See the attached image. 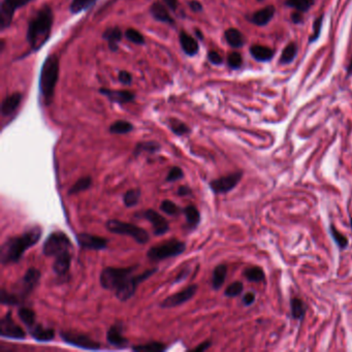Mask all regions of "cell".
<instances>
[{"mask_svg": "<svg viewBox=\"0 0 352 352\" xmlns=\"http://www.w3.org/2000/svg\"><path fill=\"white\" fill-rule=\"evenodd\" d=\"M42 229L35 225L28 228L22 234L6 240L0 249V261L3 265L18 263L26 251L33 247L39 240Z\"/></svg>", "mask_w": 352, "mask_h": 352, "instance_id": "6da1fadb", "label": "cell"}, {"mask_svg": "<svg viewBox=\"0 0 352 352\" xmlns=\"http://www.w3.org/2000/svg\"><path fill=\"white\" fill-rule=\"evenodd\" d=\"M53 20V12L46 6L39 9V11L31 18L27 30V41L33 51H37L49 39L50 34H51Z\"/></svg>", "mask_w": 352, "mask_h": 352, "instance_id": "7a4b0ae2", "label": "cell"}, {"mask_svg": "<svg viewBox=\"0 0 352 352\" xmlns=\"http://www.w3.org/2000/svg\"><path fill=\"white\" fill-rule=\"evenodd\" d=\"M58 76L59 59L56 55H50L43 61L39 76V90L46 105L52 102Z\"/></svg>", "mask_w": 352, "mask_h": 352, "instance_id": "3957f363", "label": "cell"}, {"mask_svg": "<svg viewBox=\"0 0 352 352\" xmlns=\"http://www.w3.org/2000/svg\"><path fill=\"white\" fill-rule=\"evenodd\" d=\"M186 250V244L177 239H171L161 244L151 247L147 256L152 262H161L171 257H175L184 253Z\"/></svg>", "mask_w": 352, "mask_h": 352, "instance_id": "277c9868", "label": "cell"}, {"mask_svg": "<svg viewBox=\"0 0 352 352\" xmlns=\"http://www.w3.org/2000/svg\"><path fill=\"white\" fill-rule=\"evenodd\" d=\"M137 269V266L128 268H106L102 271L99 276L100 285L105 289L116 290L119 288L128 278H130L133 272Z\"/></svg>", "mask_w": 352, "mask_h": 352, "instance_id": "5b68a950", "label": "cell"}, {"mask_svg": "<svg viewBox=\"0 0 352 352\" xmlns=\"http://www.w3.org/2000/svg\"><path fill=\"white\" fill-rule=\"evenodd\" d=\"M107 229L116 234L121 236H128L132 238L137 244L145 245L149 242V233L144 228L128 222H122L117 219H111L106 223Z\"/></svg>", "mask_w": 352, "mask_h": 352, "instance_id": "8992f818", "label": "cell"}, {"mask_svg": "<svg viewBox=\"0 0 352 352\" xmlns=\"http://www.w3.org/2000/svg\"><path fill=\"white\" fill-rule=\"evenodd\" d=\"M73 245L69 238L62 231H54L43 243L42 253L45 256H57L65 251H72Z\"/></svg>", "mask_w": 352, "mask_h": 352, "instance_id": "52a82bcc", "label": "cell"}, {"mask_svg": "<svg viewBox=\"0 0 352 352\" xmlns=\"http://www.w3.org/2000/svg\"><path fill=\"white\" fill-rule=\"evenodd\" d=\"M157 272V268L147 270L144 273L136 275V276H131L128 278L119 288L115 290V295L120 301H126L129 298H131L137 288V286L143 283L144 281L148 280L151 276L154 275Z\"/></svg>", "mask_w": 352, "mask_h": 352, "instance_id": "ba28073f", "label": "cell"}, {"mask_svg": "<svg viewBox=\"0 0 352 352\" xmlns=\"http://www.w3.org/2000/svg\"><path fill=\"white\" fill-rule=\"evenodd\" d=\"M60 338L68 345L76 346L81 349L86 350H98L100 348V344L94 340H92L87 335L77 333V332H60Z\"/></svg>", "mask_w": 352, "mask_h": 352, "instance_id": "9c48e42d", "label": "cell"}, {"mask_svg": "<svg viewBox=\"0 0 352 352\" xmlns=\"http://www.w3.org/2000/svg\"><path fill=\"white\" fill-rule=\"evenodd\" d=\"M243 178V172H236L210 182V188L215 194H225L234 189Z\"/></svg>", "mask_w": 352, "mask_h": 352, "instance_id": "30bf717a", "label": "cell"}, {"mask_svg": "<svg viewBox=\"0 0 352 352\" xmlns=\"http://www.w3.org/2000/svg\"><path fill=\"white\" fill-rule=\"evenodd\" d=\"M32 0H4L0 7V26L3 29L8 28L12 21L16 10L26 6Z\"/></svg>", "mask_w": 352, "mask_h": 352, "instance_id": "8fae6325", "label": "cell"}, {"mask_svg": "<svg viewBox=\"0 0 352 352\" xmlns=\"http://www.w3.org/2000/svg\"><path fill=\"white\" fill-rule=\"evenodd\" d=\"M0 335L14 340H24L26 338L25 331L15 322L12 312H8L0 321Z\"/></svg>", "mask_w": 352, "mask_h": 352, "instance_id": "7c38bea8", "label": "cell"}, {"mask_svg": "<svg viewBox=\"0 0 352 352\" xmlns=\"http://www.w3.org/2000/svg\"><path fill=\"white\" fill-rule=\"evenodd\" d=\"M197 288H198V286L196 284H192V285L187 286L185 289H183V290H181L175 294H172V295L168 296L166 299H163L161 301L160 307L165 308V309H170V308L178 307V306L186 303V301L190 300L194 296V294L197 291Z\"/></svg>", "mask_w": 352, "mask_h": 352, "instance_id": "4fadbf2b", "label": "cell"}, {"mask_svg": "<svg viewBox=\"0 0 352 352\" xmlns=\"http://www.w3.org/2000/svg\"><path fill=\"white\" fill-rule=\"evenodd\" d=\"M135 216L139 218H145L146 220H148L151 224H152L153 232L156 237L163 236L170 230V224L168 220L161 214H159L158 212L152 209L146 210L143 213L137 214Z\"/></svg>", "mask_w": 352, "mask_h": 352, "instance_id": "5bb4252c", "label": "cell"}, {"mask_svg": "<svg viewBox=\"0 0 352 352\" xmlns=\"http://www.w3.org/2000/svg\"><path fill=\"white\" fill-rule=\"evenodd\" d=\"M40 272L35 269V268H30L27 270L26 274L24 275L22 281L19 284V294L18 296H20L22 299L25 298L26 296H28L33 289L37 286V284L39 283L40 280Z\"/></svg>", "mask_w": 352, "mask_h": 352, "instance_id": "9a60e30c", "label": "cell"}, {"mask_svg": "<svg viewBox=\"0 0 352 352\" xmlns=\"http://www.w3.org/2000/svg\"><path fill=\"white\" fill-rule=\"evenodd\" d=\"M77 242L82 249L86 250H105L108 248V240L102 237L90 234V233H79L77 236Z\"/></svg>", "mask_w": 352, "mask_h": 352, "instance_id": "2e32d148", "label": "cell"}, {"mask_svg": "<svg viewBox=\"0 0 352 352\" xmlns=\"http://www.w3.org/2000/svg\"><path fill=\"white\" fill-rule=\"evenodd\" d=\"M107 340L110 345L115 347H125L128 344V340L123 337V325L121 322H116L109 328Z\"/></svg>", "mask_w": 352, "mask_h": 352, "instance_id": "e0dca14e", "label": "cell"}, {"mask_svg": "<svg viewBox=\"0 0 352 352\" xmlns=\"http://www.w3.org/2000/svg\"><path fill=\"white\" fill-rule=\"evenodd\" d=\"M72 251H65V252L55 256V262L53 264V271L54 273L59 276H65L71 268L72 265Z\"/></svg>", "mask_w": 352, "mask_h": 352, "instance_id": "ac0fdd59", "label": "cell"}, {"mask_svg": "<svg viewBox=\"0 0 352 352\" xmlns=\"http://www.w3.org/2000/svg\"><path fill=\"white\" fill-rule=\"evenodd\" d=\"M32 338H34L37 342L46 343L50 341H53L55 338V331L51 327H43L39 323H35L33 326L28 328Z\"/></svg>", "mask_w": 352, "mask_h": 352, "instance_id": "d6986e66", "label": "cell"}, {"mask_svg": "<svg viewBox=\"0 0 352 352\" xmlns=\"http://www.w3.org/2000/svg\"><path fill=\"white\" fill-rule=\"evenodd\" d=\"M22 97H23L22 94L19 92L13 93L10 96L6 97L3 102V105H2L3 116L8 117V116H11L12 114H14L22 102Z\"/></svg>", "mask_w": 352, "mask_h": 352, "instance_id": "ffe728a7", "label": "cell"}, {"mask_svg": "<svg viewBox=\"0 0 352 352\" xmlns=\"http://www.w3.org/2000/svg\"><path fill=\"white\" fill-rule=\"evenodd\" d=\"M99 92L108 96L112 102L117 104H127L134 99V94L129 91H115L110 89H100Z\"/></svg>", "mask_w": 352, "mask_h": 352, "instance_id": "44dd1931", "label": "cell"}, {"mask_svg": "<svg viewBox=\"0 0 352 352\" xmlns=\"http://www.w3.org/2000/svg\"><path fill=\"white\" fill-rule=\"evenodd\" d=\"M275 15V8L270 6V7H266L257 12H255L252 17H251V21L252 23H254L257 26H265L266 24H268L272 18Z\"/></svg>", "mask_w": 352, "mask_h": 352, "instance_id": "7402d4cb", "label": "cell"}, {"mask_svg": "<svg viewBox=\"0 0 352 352\" xmlns=\"http://www.w3.org/2000/svg\"><path fill=\"white\" fill-rule=\"evenodd\" d=\"M180 43L183 49V51L189 55V56H194L198 52V44L194 38L189 36L186 32L182 31L180 33Z\"/></svg>", "mask_w": 352, "mask_h": 352, "instance_id": "603a6c76", "label": "cell"}, {"mask_svg": "<svg viewBox=\"0 0 352 352\" xmlns=\"http://www.w3.org/2000/svg\"><path fill=\"white\" fill-rule=\"evenodd\" d=\"M150 12H151V15H152L157 21L169 23V24H172L174 22L167 8L160 3L153 4L152 7L150 8Z\"/></svg>", "mask_w": 352, "mask_h": 352, "instance_id": "cb8c5ba5", "label": "cell"}, {"mask_svg": "<svg viewBox=\"0 0 352 352\" xmlns=\"http://www.w3.org/2000/svg\"><path fill=\"white\" fill-rule=\"evenodd\" d=\"M307 307L303 299L298 297H292L290 299V311L291 316L296 320H303L306 315Z\"/></svg>", "mask_w": 352, "mask_h": 352, "instance_id": "d4e9b609", "label": "cell"}, {"mask_svg": "<svg viewBox=\"0 0 352 352\" xmlns=\"http://www.w3.org/2000/svg\"><path fill=\"white\" fill-rule=\"evenodd\" d=\"M226 275H227V267L226 265H219L217 266L212 274V287L215 290H219L226 279Z\"/></svg>", "mask_w": 352, "mask_h": 352, "instance_id": "484cf974", "label": "cell"}, {"mask_svg": "<svg viewBox=\"0 0 352 352\" xmlns=\"http://www.w3.org/2000/svg\"><path fill=\"white\" fill-rule=\"evenodd\" d=\"M160 150V145L156 142H140L138 143L133 151V156L137 157L138 155H140L142 153H149V154H153L156 153L157 151Z\"/></svg>", "mask_w": 352, "mask_h": 352, "instance_id": "4316f807", "label": "cell"}, {"mask_svg": "<svg viewBox=\"0 0 352 352\" xmlns=\"http://www.w3.org/2000/svg\"><path fill=\"white\" fill-rule=\"evenodd\" d=\"M250 53L259 61H268L274 55L272 49L265 46V45H260V44H255V45L251 46Z\"/></svg>", "mask_w": 352, "mask_h": 352, "instance_id": "83f0119b", "label": "cell"}, {"mask_svg": "<svg viewBox=\"0 0 352 352\" xmlns=\"http://www.w3.org/2000/svg\"><path fill=\"white\" fill-rule=\"evenodd\" d=\"M122 31L118 27L114 28H109L108 30L105 31L104 33V38L108 40L109 46L112 51H117L118 49V43L122 38Z\"/></svg>", "mask_w": 352, "mask_h": 352, "instance_id": "f1b7e54d", "label": "cell"}, {"mask_svg": "<svg viewBox=\"0 0 352 352\" xmlns=\"http://www.w3.org/2000/svg\"><path fill=\"white\" fill-rule=\"evenodd\" d=\"M182 212L184 213L185 217H186V220H187V223H188V226L190 228H195L197 227V225L199 224L200 222V214L198 212V210L196 209L195 206H187L186 208H184L182 210Z\"/></svg>", "mask_w": 352, "mask_h": 352, "instance_id": "f546056e", "label": "cell"}, {"mask_svg": "<svg viewBox=\"0 0 352 352\" xmlns=\"http://www.w3.org/2000/svg\"><path fill=\"white\" fill-rule=\"evenodd\" d=\"M92 183H93V181H92V178L90 176L82 177L69 188L67 193H68V195H76L80 192L86 191L92 186Z\"/></svg>", "mask_w": 352, "mask_h": 352, "instance_id": "4dcf8cb0", "label": "cell"}, {"mask_svg": "<svg viewBox=\"0 0 352 352\" xmlns=\"http://www.w3.org/2000/svg\"><path fill=\"white\" fill-rule=\"evenodd\" d=\"M244 277L250 282H263L266 278V274L261 267H251L244 271Z\"/></svg>", "mask_w": 352, "mask_h": 352, "instance_id": "1f68e13d", "label": "cell"}, {"mask_svg": "<svg viewBox=\"0 0 352 352\" xmlns=\"http://www.w3.org/2000/svg\"><path fill=\"white\" fill-rule=\"evenodd\" d=\"M18 316L20 320L25 324L27 328H30L36 323V315L35 312L27 307H22L18 311Z\"/></svg>", "mask_w": 352, "mask_h": 352, "instance_id": "d6a6232c", "label": "cell"}, {"mask_svg": "<svg viewBox=\"0 0 352 352\" xmlns=\"http://www.w3.org/2000/svg\"><path fill=\"white\" fill-rule=\"evenodd\" d=\"M167 349V346L160 342H150L146 344H139L132 347L133 351H144V352H160Z\"/></svg>", "mask_w": 352, "mask_h": 352, "instance_id": "836d02e7", "label": "cell"}, {"mask_svg": "<svg viewBox=\"0 0 352 352\" xmlns=\"http://www.w3.org/2000/svg\"><path fill=\"white\" fill-rule=\"evenodd\" d=\"M140 190L138 188L135 189H130L128 191H126L123 195V202L124 205L127 208H131L136 206L139 203V199H140Z\"/></svg>", "mask_w": 352, "mask_h": 352, "instance_id": "e575fe53", "label": "cell"}, {"mask_svg": "<svg viewBox=\"0 0 352 352\" xmlns=\"http://www.w3.org/2000/svg\"><path fill=\"white\" fill-rule=\"evenodd\" d=\"M225 38L227 42L233 48H240L244 43V38H243L242 33L238 29H234V28H230L225 31Z\"/></svg>", "mask_w": 352, "mask_h": 352, "instance_id": "d590c367", "label": "cell"}, {"mask_svg": "<svg viewBox=\"0 0 352 352\" xmlns=\"http://www.w3.org/2000/svg\"><path fill=\"white\" fill-rule=\"evenodd\" d=\"M330 233H331L332 239L334 240V242L337 244V246L340 249L344 250L348 247V244H349L348 239L346 238L345 234H343L341 231H339L334 224L330 225Z\"/></svg>", "mask_w": 352, "mask_h": 352, "instance_id": "8d00e7d4", "label": "cell"}, {"mask_svg": "<svg viewBox=\"0 0 352 352\" xmlns=\"http://www.w3.org/2000/svg\"><path fill=\"white\" fill-rule=\"evenodd\" d=\"M132 129H133V125L129 123L128 121H124V120L116 121L110 126V132L114 134H126L132 131Z\"/></svg>", "mask_w": 352, "mask_h": 352, "instance_id": "74e56055", "label": "cell"}, {"mask_svg": "<svg viewBox=\"0 0 352 352\" xmlns=\"http://www.w3.org/2000/svg\"><path fill=\"white\" fill-rule=\"evenodd\" d=\"M296 52H297L296 44L294 42H290L283 50V52L281 54V62L282 63H290L294 59Z\"/></svg>", "mask_w": 352, "mask_h": 352, "instance_id": "f35d334b", "label": "cell"}, {"mask_svg": "<svg viewBox=\"0 0 352 352\" xmlns=\"http://www.w3.org/2000/svg\"><path fill=\"white\" fill-rule=\"evenodd\" d=\"M314 0H286V5L298 12H306L313 6Z\"/></svg>", "mask_w": 352, "mask_h": 352, "instance_id": "ab89813d", "label": "cell"}, {"mask_svg": "<svg viewBox=\"0 0 352 352\" xmlns=\"http://www.w3.org/2000/svg\"><path fill=\"white\" fill-rule=\"evenodd\" d=\"M96 0H73V3L71 5V12L73 14H79L81 12L86 11L89 9Z\"/></svg>", "mask_w": 352, "mask_h": 352, "instance_id": "60d3db41", "label": "cell"}, {"mask_svg": "<svg viewBox=\"0 0 352 352\" xmlns=\"http://www.w3.org/2000/svg\"><path fill=\"white\" fill-rule=\"evenodd\" d=\"M160 210L163 213H166V214H168L170 216H178L182 212L180 207H178L177 204H175L174 202H172V200H170V199H165L163 200V202L160 205Z\"/></svg>", "mask_w": 352, "mask_h": 352, "instance_id": "b9f144b4", "label": "cell"}, {"mask_svg": "<svg viewBox=\"0 0 352 352\" xmlns=\"http://www.w3.org/2000/svg\"><path fill=\"white\" fill-rule=\"evenodd\" d=\"M169 125H170V128L172 129V131L177 135H185V134L189 133V131H190L189 127L185 123H183L177 119H171L169 122Z\"/></svg>", "mask_w": 352, "mask_h": 352, "instance_id": "7bdbcfd3", "label": "cell"}, {"mask_svg": "<svg viewBox=\"0 0 352 352\" xmlns=\"http://www.w3.org/2000/svg\"><path fill=\"white\" fill-rule=\"evenodd\" d=\"M244 290V284L241 281L232 282L227 286V288L224 291V295L227 297H236L240 295Z\"/></svg>", "mask_w": 352, "mask_h": 352, "instance_id": "ee69618b", "label": "cell"}, {"mask_svg": "<svg viewBox=\"0 0 352 352\" xmlns=\"http://www.w3.org/2000/svg\"><path fill=\"white\" fill-rule=\"evenodd\" d=\"M2 304L3 305H18L20 298L16 293H9L5 288L2 289Z\"/></svg>", "mask_w": 352, "mask_h": 352, "instance_id": "f6af8a7d", "label": "cell"}, {"mask_svg": "<svg viewBox=\"0 0 352 352\" xmlns=\"http://www.w3.org/2000/svg\"><path fill=\"white\" fill-rule=\"evenodd\" d=\"M125 36L131 42H134V43H137V44H143L144 41H145V38H144L143 34L140 32H138L137 30L132 29V28L127 29L125 31Z\"/></svg>", "mask_w": 352, "mask_h": 352, "instance_id": "bcb514c9", "label": "cell"}, {"mask_svg": "<svg viewBox=\"0 0 352 352\" xmlns=\"http://www.w3.org/2000/svg\"><path fill=\"white\" fill-rule=\"evenodd\" d=\"M183 177H184V173H183L182 169L179 167H174L170 170V172L166 178V181L167 182H175V181L181 180Z\"/></svg>", "mask_w": 352, "mask_h": 352, "instance_id": "7dc6e473", "label": "cell"}, {"mask_svg": "<svg viewBox=\"0 0 352 352\" xmlns=\"http://www.w3.org/2000/svg\"><path fill=\"white\" fill-rule=\"evenodd\" d=\"M227 61L231 68H239L242 65V56L238 52H232L228 55Z\"/></svg>", "mask_w": 352, "mask_h": 352, "instance_id": "c3c4849f", "label": "cell"}, {"mask_svg": "<svg viewBox=\"0 0 352 352\" xmlns=\"http://www.w3.org/2000/svg\"><path fill=\"white\" fill-rule=\"evenodd\" d=\"M255 298H256L255 293L249 291V292H247V293L244 295V297H243V304H244L245 306H251V305H252V304L254 303V301H255Z\"/></svg>", "mask_w": 352, "mask_h": 352, "instance_id": "681fc988", "label": "cell"}, {"mask_svg": "<svg viewBox=\"0 0 352 352\" xmlns=\"http://www.w3.org/2000/svg\"><path fill=\"white\" fill-rule=\"evenodd\" d=\"M119 81L122 84H124V85H129L131 83V81H132V77H131V75L128 72L122 71L119 74Z\"/></svg>", "mask_w": 352, "mask_h": 352, "instance_id": "f907efd6", "label": "cell"}, {"mask_svg": "<svg viewBox=\"0 0 352 352\" xmlns=\"http://www.w3.org/2000/svg\"><path fill=\"white\" fill-rule=\"evenodd\" d=\"M208 58L209 60L213 63V64H216V65H219L222 63V57L215 51H212L209 53L208 55Z\"/></svg>", "mask_w": 352, "mask_h": 352, "instance_id": "816d5d0a", "label": "cell"}, {"mask_svg": "<svg viewBox=\"0 0 352 352\" xmlns=\"http://www.w3.org/2000/svg\"><path fill=\"white\" fill-rule=\"evenodd\" d=\"M212 345V342L211 341H205L204 343L202 344H199L197 347L193 348L192 351H196V352H200V351H206L207 349H209Z\"/></svg>", "mask_w": 352, "mask_h": 352, "instance_id": "f5cc1de1", "label": "cell"}, {"mask_svg": "<svg viewBox=\"0 0 352 352\" xmlns=\"http://www.w3.org/2000/svg\"><path fill=\"white\" fill-rule=\"evenodd\" d=\"M321 22H322V19L321 18H319V19H317L316 20V22H315V24H314V34H313V37H311V41H313V40H315L317 37H318V35H319V30H320V27H321Z\"/></svg>", "mask_w": 352, "mask_h": 352, "instance_id": "db71d44e", "label": "cell"}, {"mask_svg": "<svg viewBox=\"0 0 352 352\" xmlns=\"http://www.w3.org/2000/svg\"><path fill=\"white\" fill-rule=\"evenodd\" d=\"M177 194L179 196H188L192 194V190L188 186H180L177 191Z\"/></svg>", "mask_w": 352, "mask_h": 352, "instance_id": "11a10c76", "label": "cell"}, {"mask_svg": "<svg viewBox=\"0 0 352 352\" xmlns=\"http://www.w3.org/2000/svg\"><path fill=\"white\" fill-rule=\"evenodd\" d=\"M189 6L193 12H200L203 10L202 5H200L198 2H196V0H192V2L189 4Z\"/></svg>", "mask_w": 352, "mask_h": 352, "instance_id": "9f6ffc18", "label": "cell"}, {"mask_svg": "<svg viewBox=\"0 0 352 352\" xmlns=\"http://www.w3.org/2000/svg\"><path fill=\"white\" fill-rule=\"evenodd\" d=\"M163 2L173 11H176V9L178 8V0H163Z\"/></svg>", "mask_w": 352, "mask_h": 352, "instance_id": "6f0895ef", "label": "cell"}, {"mask_svg": "<svg viewBox=\"0 0 352 352\" xmlns=\"http://www.w3.org/2000/svg\"><path fill=\"white\" fill-rule=\"evenodd\" d=\"M291 18H292V21L295 22V23H299L301 22V15L299 13H295V14H292L291 15Z\"/></svg>", "mask_w": 352, "mask_h": 352, "instance_id": "680465c9", "label": "cell"}, {"mask_svg": "<svg viewBox=\"0 0 352 352\" xmlns=\"http://www.w3.org/2000/svg\"><path fill=\"white\" fill-rule=\"evenodd\" d=\"M348 71H349V74H350V73H352V58H351V62H350V64H349V68H348Z\"/></svg>", "mask_w": 352, "mask_h": 352, "instance_id": "91938a15", "label": "cell"}, {"mask_svg": "<svg viewBox=\"0 0 352 352\" xmlns=\"http://www.w3.org/2000/svg\"><path fill=\"white\" fill-rule=\"evenodd\" d=\"M350 224H351V227H352V217H351V219H350Z\"/></svg>", "mask_w": 352, "mask_h": 352, "instance_id": "94428289", "label": "cell"}]
</instances>
